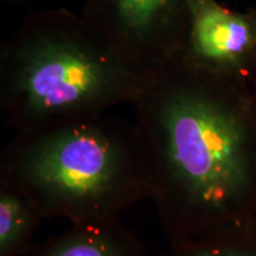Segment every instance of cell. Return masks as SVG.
<instances>
[{"mask_svg": "<svg viewBox=\"0 0 256 256\" xmlns=\"http://www.w3.org/2000/svg\"><path fill=\"white\" fill-rule=\"evenodd\" d=\"M0 184L24 194L44 220L72 226L120 220L150 200L136 124L107 114L16 132L2 152Z\"/></svg>", "mask_w": 256, "mask_h": 256, "instance_id": "2", "label": "cell"}, {"mask_svg": "<svg viewBox=\"0 0 256 256\" xmlns=\"http://www.w3.org/2000/svg\"><path fill=\"white\" fill-rule=\"evenodd\" d=\"M170 246L256 217V87L179 55L132 104Z\"/></svg>", "mask_w": 256, "mask_h": 256, "instance_id": "1", "label": "cell"}, {"mask_svg": "<svg viewBox=\"0 0 256 256\" xmlns=\"http://www.w3.org/2000/svg\"><path fill=\"white\" fill-rule=\"evenodd\" d=\"M148 75L66 8L34 12L2 46L0 112L16 132L133 104Z\"/></svg>", "mask_w": 256, "mask_h": 256, "instance_id": "3", "label": "cell"}, {"mask_svg": "<svg viewBox=\"0 0 256 256\" xmlns=\"http://www.w3.org/2000/svg\"><path fill=\"white\" fill-rule=\"evenodd\" d=\"M6 2H11V4H20V5H24V4H28V2H32V0H4Z\"/></svg>", "mask_w": 256, "mask_h": 256, "instance_id": "9", "label": "cell"}, {"mask_svg": "<svg viewBox=\"0 0 256 256\" xmlns=\"http://www.w3.org/2000/svg\"><path fill=\"white\" fill-rule=\"evenodd\" d=\"M24 256H148L145 247L120 220L72 226L34 243Z\"/></svg>", "mask_w": 256, "mask_h": 256, "instance_id": "6", "label": "cell"}, {"mask_svg": "<svg viewBox=\"0 0 256 256\" xmlns=\"http://www.w3.org/2000/svg\"><path fill=\"white\" fill-rule=\"evenodd\" d=\"M81 17L146 75L182 55L190 30L188 0H86Z\"/></svg>", "mask_w": 256, "mask_h": 256, "instance_id": "4", "label": "cell"}, {"mask_svg": "<svg viewBox=\"0 0 256 256\" xmlns=\"http://www.w3.org/2000/svg\"><path fill=\"white\" fill-rule=\"evenodd\" d=\"M43 216L24 194L0 184V256H24L34 247V238Z\"/></svg>", "mask_w": 256, "mask_h": 256, "instance_id": "7", "label": "cell"}, {"mask_svg": "<svg viewBox=\"0 0 256 256\" xmlns=\"http://www.w3.org/2000/svg\"><path fill=\"white\" fill-rule=\"evenodd\" d=\"M168 256H256V217L171 246Z\"/></svg>", "mask_w": 256, "mask_h": 256, "instance_id": "8", "label": "cell"}, {"mask_svg": "<svg viewBox=\"0 0 256 256\" xmlns=\"http://www.w3.org/2000/svg\"><path fill=\"white\" fill-rule=\"evenodd\" d=\"M190 30L182 56L198 68L252 78L256 10L234 11L216 0H188Z\"/></svg>", "mask_w": 256, "mask_h": 256, "instance_id": "5", "label": "cell"}]
</instances>
